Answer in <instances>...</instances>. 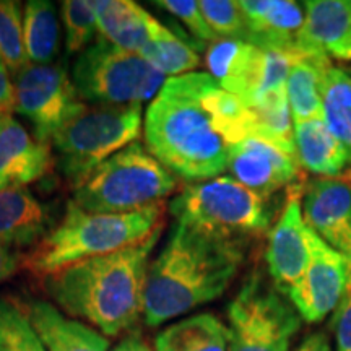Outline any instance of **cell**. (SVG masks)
Here are the masks:
<instances>
[{
    "mask_svg": "<svg viewBox=\"0 0 351 351\" xmlns=\"http://www.w3.org/2000/svg\"><path fill=\"white\" fill-rule=\"evenodd\" d=\"M245 244L176 223L163 251L148 267L147 326H163L221 296L243 265Z\"/></svg>",
    "mask_w": 351,
    "mask_h": 351,
    "instance_id": "cell-1",
    "label": "cell"
},
{
    "mask_svg": "<svg viewBox=\"0 0 351 351\" xmlns=\"http://www.w3.org/2000/svg\"><path fill=\"white\" fill-rule=\"evenodd\" d=\"M210 73L192 72L166 80L145 116L148 152L187 181H208L228 169L230 145L205 104Z\"/></svg>",
    "mask_w": 351,
    "mask_h": 351,
    "instance_id": "cell-2",
    "label": "cell"
},
{
    "mask_svg": "<svg viewBox=\"0 0 351 351\" xmlns=\"http://www.w3.org/2000/svg\"><path fill=\"white\" fill-rule=\"evenodd\" d=\"M160 236L57 271L44 280L47 291L60 309L104 335L130 330L143 314L148 258Z\"/></svg>",
    "mask_w": 351,
    "mask_h": 351,
    "instance_id": "cell-3",
    "label": "cell"
},
{
    "mask_svg": "<svg viewBox=\"0 0 351 351\" xmlns=\"http://www.w3.org/2000/svg\"><path fill=\"white\" fill-rule=\"evenodd\" d=\"M165 212V202L130 213H90L70 202L62 221L20 256V269L46 280L78 262L137 245L163 231Z\"/></svg>",
    "mask_w": 351,
    "mask_h": 351,
    "instance_id": "cell-4",
    "label": "cell"
},
{
    "mask_svg": "<svg viewBox=\"0 0 351 351\" xmlns=\"http://www.w3.org/2000/svg\"><path fill=\"white\" fill-rule=\"evenodd\" d=\"M176 187V174L137 140L96 168L72 202L83 212L130 213L165 202Z\"/></svg>",
    "mask_w": 351,
    "mask_h": 351,
    "instance_id": "cell-5",
    "label": "cell"
},
{
    "mask_svg": "<svg viewBox=\"0 0 351 351\" xmlns=\"http://www.w3.org/2000/svg\"><path fill=\"white\" fill-rule=\"evenodd\" d=\"M142 132V106L85 104L56 132L51 143L57 165L73 189L117 152L137 142Z\"/></svg>",
    "mask_w": 351,
    "mask_h": 351,
    "instance_id": "cell-6",
    "label": "cell"
},
{
    "mask_svg": "<svg viewBox=\"0 0 351 351\" xmlns=\"http://www.w3.org/2000/svg\"><path fill=\"white\" fill-rule=\"evenodd\" d=\"M270 197L258 194L234 178L189 184L169 205L178 223L234 241L258 238L270 228Z\"/></svg>",
    "mask_w": 351,
    "mask_h": 351,
    "instance_id": "cell-7",
    "label": "cell"
},
{
    "mask_svg": "<svg viewBox=\"0 0 351 351\" xmlns=\"http://www.w3.org/2000/svg\"><path fill=\"white\" fill-rule=\"evenodd\" d=\"M72 83L86 103L130 106L155 99L166 80L137 52L121 49L99 36L78 54Z\"/></svg>",
    "mask_w": 351,
    "mask_h": 351,
    "instance_id": "cell-8",
    "label": "cell"
},
{
    "mask_svg": "<svg viewBox=\"0 0 351 351\" xmlns=\"http://www.w3.org/2000/svg\"><path fill=\"white\" fill-rule=\"evenodd\" d=\"M228 351H288L301 315L283 293L252 275L228 306Z\"/></svg>",
    "mask_w": 351,
    "mask_h": 351,
    "instance_id": "cell-9",
    "label": "cell"
},
{
    "mask_svg": "<svg viewBox=\"0 0 351 351\" xmlns=\"http://www.w3.org/2000/svg\"><path fill=\"white\" fill-rule=\"evenodd\" d=\"M15 111L34 127V138L51 143L56 132L85 103L60 64H28L15 77Z\"/></svg>",
    "mask_w": 351,
    "mask_h": 351,
    "instance_id": "cell-10",
    "label": "cell"
},
{
    "mask_svg": "<svg viewBox=\"0 0 351 351\" xmlns=\"http://www.w3.org/2000/svg\"><path fill=\"white\" fill-rule=\"evenodd\" d=\"M307 239L309 262L287 298L301 319L315 324L326 319L340 304L351 280V265L311 228L307 231Z\"/></svg>",
    "mask_w": 351,
    "mask_h": 351,
    "instance_id": "cell-11",
    "label": "cell"
},
{
    "mask_svg": "<svg viewBox=\"0 0 351 351\" xmlns=\"http://www.w3.org/2000/svg\"><path fill=\"white\" fill-rule=\"evenodd\" d=\"M288 189L287 207L271 228L265 254L274 287L283 295H288L309 262V228L302 217L304 187L301 184H293Z\"/></svg>",
    "mask_w": 351,
    "mask_h": 351,
    "instance_id": "cell-12",
    "label": "cell"
},
{
    "mask_svg": "<svg viewBox=\"0 0 351 351\" xmlns=\"http://www.w3.org/2000/svg\"><path fill=\"white\" fill-rule=\"evenodd\" d=\"M300 168L296 155L269 140L249 137L230 148L228 169L232 178L267 197L291 187L300 178Z\"/></svg>",
    "mask_w": 351,
    "mask_h": 351,
    "instance_id": "cell-13",
    "label": "cell"
},
{
    "mask_svg": "<svg viewBox=\"0 0 351 351\" xmlns=\"http://www.w3.org/2000/svg\"><path fill=\"white\" fill-rule=\"evenodd\" d=\"M306 225L351 265V184L314 179L302 194Z\"/></svg>",
    "mask_w": 351,
    "mask_h": 351,
    "instance_id": "cell-14",
    "label": "cell"
},
{
    "mask_svg": "<svg viewBox=\"0 0 351 351\" xmlns=\"http://www.w3.org/2000/svg\"><path fill=\"white\" fill-rule=\"evenodd\" d=\"M301 57L351 60V3L348 0L304 2V25L296 41Z\"/></svg>",
    "mask_w": 351,
    "mask_h": 351,
    "instance_id": "cell-15",
    "label": "cell"
},
{
    "mask_svg": "<svg viewBox=\"0 0 351 351\" xmlns=\"http://www.w3.org/2000/svg\"><path fill=\"white\" fill-rule=\"evenodd\" d=\"M239 7L245 20V41L263 51L300 56L296 41L304 25V10L300 3L291 0H241Z\"/></svg>",
    "mask_w": 351,
    "mask_h": 351,
    "instance_id": "cell-16",
    "label": "cell"
},
{
    "mask_svg": "<svg viewBox=\"0 0 351 351\" xmlns=\"http://www.w3.org/2000/svg\"><path fill=\"white\" fill-rule=\"evenodd\" d=\"M205 64L223 90L251 103L262 83L265 51L241 39H218L210 44Z\"/></svg>",
    "mask_w": 351,
    "mask_h": 351,
    "instance_id": "cell-17",
    "label": "cell"
},
{
    "mask_svg": "<svg viewBox=\"0 0 351 351\" xmlns=\"http://www.w3.org/2000/svg\"><path fill=\"white\" fill-rule=\"evenodd\" d=\"M54 163L49 143H41L8 116L0 129V191L26 187L49 173Z\"/></svg>",
    "mask_w": 351,
    "mask_h": 351,
    "instance_id": "cell-18",
    "label": "cell"
},
{
    "mask_svg": "<svg viewBox=\"0 0 351 351\" xmlns=\"http://www.w3.org/2000/svg\"><path fill=\"white\" fill-rule=\"evenodd\" d=\"M98 33L114 46L138 52L165 32L166 26L132 0L93 2Z\"/></svg>",
    "mask_w": 351,
    "mask_h": 351,
    "instance_id": "cell-19",
    "label": "cell"
},
{
    "mask_svg": "<svg viewBox=\"0 0 351 351\" xmlns=\"http://www.w3.org/2000/svg\"><path fill=\"white\" fill-rule=\"evenodd\" d=\"M47 351H109V340L77 319H70L47 301L25 307Z\"/></svg>",
    "mask_w": 351,
    "mask_h": 351,
    "instance_id": "cell-20",
    "label": "cell"
},
{
    "mask_svg": "<svg viewBox=\"0 0 351 351\" xmlns=\"http://www.w3.org/2000/svg\"><path fill=\"white\" fill-rule=\"evenodd\" d=\"M46 208L26 187L0 191V244L8 249L33 247L47 234Z\"/></svg>",
    "mask_w": 351,
    "mask_h": 351,
    "instance_id": "cell-21",
    "label": "cell"
},
{
    "mask_svg": "<svg viewBox=\"0 0 351 351\" xmlns=\"http://www.w3.org/2000/svg\"><path fill=\"white\" fill-rule=\"evenodd\" d=\"M295 148L300 166L317 176H337L350 163L348 150L328 129L324 117L295 122Z\"/></svg>",
    "mask_w": 351,
    "mask_h": 351,
    "instance_id": "cell-22",
    "label": "cell"
},
{
    "mask_svg": "<svg viewBox=\"0 0 351 351\" xmlns=\"http://www.w3.org/2000/svg\"><path fill=\"white\" fill-rule=\"evenodd\" d=\"M155 351H228V327L210 313L191 315L158 333Z\"/></svg>",
    "mask_w": 351,
    "mask_h": 351,
    "instance_id": "cell-23",
    "label": "cell"
},
{
    "mask_svg": "<svg viewBox=\"0 0 351 351\" xmlns=\"http://www.w3.org/2000/svg\"><path fill=\"white\" fill-rule=\"evenodd\" d=\"M332 62L327 57H300L289 69L287 96L295 122L324 117L320 83Z\"/></svg>",
    "mask_w": 351,
    "mask_h": 351,
    "instance_id": "cell-24",
    "label": "cell"
},
{
    "mask_svg": "<svg viewBox=\"0 0 351 351\" xmlns=\"http://www.w3.org/2000/svg\"><path fill=\"white\" fill-rule=\"evenodd\" d=\"M23 33L29 64L51 65L54 62L60 44L54 3L47 0H29L23 13Z\"/></svg>",
    "mask_w": 351,
    "mask_h": 351,
    "instance_id": "cell-25",
    "label": "cell"
},
{
    "mask_svg": "<svg viewBox=\"0 0 351 351\" xmlns=\"http://www.w3.org/2000/svg\"><path fill=\"white\" fill-rule=\"evenodd\" d=\"M324 121L348 150L351 163V73L330 65L320 83Z\"/></svg>",
    "mask_w": 351,
    "mask_h": 351,
    "instance_id": "cell-26",
    "label": "cell"
},
{
    "mask_svg": "<svg viewBox=\"0 0 351 351\" xmlns=\"http://www.w3.org/2000/svg\"><path fill=\"white\" fill-rule=\"evenodd\" d=\"M138 54L165 77H181L192 73L202 64L194 46L186 39L176 36L168 28L156 39L148 43Z\"/></svg>",
    "mask_w": 351,
    "mask_h": 351,
    "instance_id": "cell-27",
    "label": "cell"
},
{
    "mask_svg": "<svg viewBox=\"0 0 351 351\" xmlns=\"http://www.w3.org/2000/svg\"><path fill=\"white\" fill-rule=\"evenodd\" d=\"M0 60L13 77L29 64L25 49L21 5L15 0H0Z\"/></svg>",
    "mask_w": 351,
    "mask_h": 351,
    "instance_id": "cell-28",
    "label": "cell"
},
{
    "mask_svg": "<svg viewBox=\"0 0 351 351\" xmlns=\"http://www.w3.org/2000/svg\"><path fill=\"white\" fill-rule=\"evenodd\" d=\"M0 351H47L25 307L0 298Z\"/></svg>",
    "mask_w": 351,
    "mask_h": 351,
    "instance_id": "cell-29",
    "label": "cell"
},
{
    "mask_svg": "<svg viewBox=\"0 0 351 351\" xmlns=\"http://www.w3.org/2000/svg\"><path fill=\"white\" fill-rule=\"evenodd\" d=\"M64 28L65 47L69 54H80L91 46L98 33V21L93 2L86 0H65L60 7Z\"/></svg>",
    "mask_w": 351,
    "mask_h": 351,
    "instance_id": "cell-30",
    "label": "cell"
},
{
    "mask_svg": "<svg viewBox=\"0 0 351 351\" xmlns=\"http://www.w3.org/2000/svg\"><path fill=\"white\" fill-rule=\"evenodd\" d=\"M205 20L218 39L245 41V20L239 2L231 0H202L199 2Z\"/></svg>",
    "mask_w": 351,
    "mask_h": 351,
    "instance_id": "cell-31",
    "label": "cell"
},
{
    "mask_svg": "<svg viewBox=\"0 0 351 351\" xmlns=\"http://www.w3.org/2000/svg\"><path fill=\"white\" fill-rule=\"evenodd\" d=\"M153 3L169 12L178 20H181L192 36L199 39L200 43L213 44L218 41V36L210 28L204 13H202L199 2H194V0H158Z\"/></svg>",
    "mask_w": 351,
    "mask_h": 351,
    "instance_id": "cell-32",
    "label": "cell"
},
{
    "mask_svg": "<svg viewBox=\"0 0 351 351\" xmlns=\"http://www.w3.org/2000/svg\"><path fill=\"white\" fill-rule=\"evenodd\" d=\"M333 332L337 351H351V280L333 314Z\"/></svg>",
    "mask_w": 351,
    "mask_h": 351,
    "instance_id": "cell-33",
    "label": "cell"
},
{
    "mask_svg": "<svg viewBox=\"0 0 351 351\" xmlns=\"http://www.w3.org/2000/svg\"><path fill=\"white\" fill-rule=\"evenodd\" d=\"M15 111V85L10 80V72L0 60V112L12 116Z\"/></svg>",
    "mask_w": 351,
    "mask_h": 351,
    "instance_id": "cell-34",
    "label": "cell"
},
{
    "mask_svg": "<svg viewBox=\"0 0 351 351\" xmlns=\"http://www.w3.org/2000/svg\"><path fill=\"white\" fill-rule=\"evenodd\" d=\"M20 269V256L13 249H8L0 244V283L15 274Z\"/></svg>",
    "mask_w": 351,
    "mask_h": 351,
    "instance_id": "cell-35",
    "label": "cell"
},
{
    "mask_svg": "<svg viewBox=\"0 0 351 351\" xmlns=\"http://www.w3.org/2000/svg\"><path fill=\"white\" fill-rule=\"evenodd\" d=\"M111 351H153L140 333L134 332L122 339Z\"/></svg>",
    "mask_w": 351,
    "mask_h": 351,
    "instance_id": "cell-36",
    "label": "cell"
},
{
    "mask_svg": "<svg viewBox=\"0 0 351 351\" xmlns=\"http://www.w3.org/2000/svg\"><path fill=\"white\" fill-rule=\"evenodd\" d=\"M296 351H332L326 333H313L306 337Z\"/></svg>",
    "mask_w": 351,
    "mask_h": 351,
    "instance_id": "cell-37",
    "label": "cell"
},
{
    "mask_svg": "<svg viewBox=\"0 0 351 351\" xmlns=\"http://www.w3.org/2000/svg\"><path fill=\"white\" fill-rule=\"evenodd\" d=\"M7 114H2L0 112V129H2V125H3V122H5V119H7Z\"/></svg>",
    "mask_w": 351,
    "mask_h": 351,
    "instance_id": "cell-38",
    "label": "cell"
},
{
    "mask_svg": "<svg viewBox=\"0 0 351 351\" xmlns=\"http://www.w3.org/2000/svg\"><path fill=\"white\" fill-rule=\"evenodd\" d=\"M350 3H351V2H350Z\"/></svg>",
    "mask_w": 351,
    "mask_h": 351,
    "instance_id": "cell-39",
    "label": "cell"
}]
</instances>
